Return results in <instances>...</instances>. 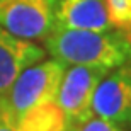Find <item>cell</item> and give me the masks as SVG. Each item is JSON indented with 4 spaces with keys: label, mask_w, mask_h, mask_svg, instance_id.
Listing matches in <instances>:
<instances>
[{
    "label": "cell",
    "mask_w": 131,
    "mask_h": 131,
    "mask_svg": "<svg viewBox=\"0 0 131 131\" xmlns=\"http://www.w3.org/2000/svg\"><path fill=\"white\" fill-rule=\"evenodd\" d=\"M43 43L46 53L67 67L85 65L109 72L131 63V36L116 27L109 31L54 29Z\"/></svg>",
    "instance_id": "1"
},
{
    "label": "cell",
    "mask_w": 131,
    "mask_h": 131,
    "mask_svg": "<svg viewBox=\"0 0 131 131\" xmlns=\"http://www.w3.org/2000/svg\"><path fill=\"white\" fill-rule=\"evenodd\" d=\"M67 65L58 60H41L31 65L15 78V82L4 95H0V111H4L14 123L26 111L36 106L54 102Z\"/></svg>",
    "instance_id": "2"
},
{
    "label": "cell",
    "mask_w": 131,
    "mask_h": 131,
    "mask_svg": "<svg viewBox=\"0 0 131 131\" xmlns=\"http://www.w3.org/2000/svg\"><path fill=\"white\" fill-rule=\"evenodd\" d=\"M106 70L85 65H70L61 78L56 104L63 111L67 128L80 129L94 116L92 99L99 82L106 75Z\"/></svg>",
    "instance_id": "3"
},
{
    "label": "cell",
    "mask_w": 131,
    "mask_h": 131,
    "mask_svg": "<svg viewBox=\"0 0 131 131\" xmlns=\"http://www.w3.org/2000/svg\"><path fill=\"white\" fill-rule=\"evenodd\" d=\"M58 0H0V26L27 41H44L54 29Z\"/></svg>",
    "instance_id": "4"
},
{
    "label": "cell",
    "mask_w": 131,
    "mask_h": 131,
    "mask_svg": "<svg viewBox=\"0 0 131 131\" xmlns=\"http://www.w3.org/2000/svg\"><path fill=\"white\" fill-rule=\"evenodd\" d=\"M92 114L123 129L131 126V63L109 70L102 77L94 92Z\"/></svg>",
    "instance_id": "5"
},
{
    "label": "cell",
    "mask_w": 131,
    "mask_h": 131,
    "mask_svg": "<svg viewBox=\"0 0 131 131\" xmlns=\"http://www.w3.org/2000/svg\"><path fill=\"white\" fill-rule=\"evenodd\" d=\"M46 56V49L34 41L20 39L0 26V95H4L15 78L27 67Z\"/></svg>",
    "instance_id": "6"
},
{
    "label": "cell",
    "mask_w": 131,
    "mask_h": 131,
    "mask_svg": "<svg viewBox=\"0 0 131 131\" xmlns=\"http://www.w3.org/2000/svg\"><path fill=\"white\" fill-rule=\"evenodd\" d=\"M54 29L109 31L114 27L107 17L106 0H58Z\"/></svg>",
    "instance_id": "7"
},
{
    "label": "cell",
    "mask_w": 131,
    "mask_h": 131,
    "mask_svg": "<svg viewBox=\"0 0 131 131\" xmlns=\"http://www.w3.org/2000/svg\"><path fill=\"white\" fill-rule=\"evenodd\" d=\"M15 126L19 131H65L67 119L56 102H48L26 111Z\"/></svg>",
    "instance_id": "8"
},
{
    "label": "cell",
    "mask_w": 131,
    "mask_h": 131,
    "mask_svg": "<svg viewBox=\"0 0 131 131\" xmlns=\"http://www.w3.org/2000/svg\"><path fill=\"white\" fill-rule=\"evenodd\" d=\"M106 9L112 27L131 36V0H106Z\"/></svg>",
    "instance_id": "9"
},
{
    "label": "cell",
    "mask_w": 131,
    "mask_h": 131,
    "mask_svg": "<svg viewBox=\"0 0 131 131\" xmlns=\"http://www.w3.org/2000/svg\"><path fill=\"white\" fill-rule=\"evenodd\" d=\"M78 131H124L123 128L116 126L114 123H109L106 119H101V117H90L85 124Z\"/></svg>",
    "instance_id": "10"
},
{
    "label": "cell",
    "mask_w": 131,
    "mask_h": 131,
    "mask_svg": "<svg viewBox=\"0 0 131 131\" xmlns=\"http://www.w3.org/2000/svg\"><path fill=\"white\" fill-rule=\"evenodd\" d=\"M0 131H19L17 126H15V123L4 111H0Z\"/></svg>",
    "instance_id": "11"
},
{
    "label": "cell",
    "mask_w": 131,
    "mask_h": 131,
    "mask_svg": "<svg viewBox=\"0 0 131 131\" xmlns=\"http://www.w3.org/2000/svg\"><path fill=\"white\" fill-rule=\"evenodd\" d=\"M65 131H78V129H73V128H65Z\"/></svg>",
    "instance_id": "12"
}]
</instances>
